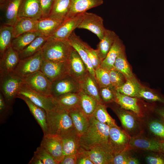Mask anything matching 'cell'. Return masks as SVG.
I'll return each mask as SVG.
<instances>
[{"instance_id":"obj_1","label":"cell","mask_w":164,"mask_h":164,"mask_svg":"<svg viewBox=\"0 0 164 164\" xmlns=\"http://www.w3.org/2000/svg\"><path fill=\"white\" fill-rule=\"evenodd\" d=\"M89 119L88 127L80 137V147L87 150L100 144L108 142L110 128L97 121L93 116L89 117Z\"/></svg>"},{"instance_id":"obj_2","label":"cell","mask_w":164,"mask_h":164,"mask_svg":"<svg viewBox=\"0 0 164 164\" xmlns=\"http://www.w3.org/2000/svg\"><path fill=\"white\" fill-rule=\"evenodd\" d=\"M46 113L48 134L61 137L74 128L68 110L56 106Z\"/></svg>"},{"instance_id":"obj_3","label":"cell","mask_w":164,"mask_h":164,"mask_svg":"<svg viewBox=\"0 0 164 164\" xmlns=\"http://www.w3.org/2000/svg\"><path fill=\"white\" fill-rule=\"evenodd\" d=\"M111 108L119 119L123 128L132 137L144 132V118L134 112L121 107L115 102Z\"/></svg>"},{"instance_id":"obj_4","label":"cell","mask_w":164,"mask_h":164,"mask_svg":"<svg viewBox=\"0 0 164 164\" xmlns=\"http://www.w3.org/2000/svg\"><path fill=\"white\" fill-rule=\"evenodd\" d=\"M72 48L68 41H47L41 49L43 60L53 62L66 61Z\"/></svg>"},{"instance_id":"obj_5","label":"cell","mask_w":164,"mask_h":164,"mask_svg":"<svg viewBox=\"0 0 164 164\" xmlns=\"http://www.w3.org/2000/svg\"><path fill=\"white\" fill-rule=\"evenodd\" d=\"M24 83L23 78L14 72L0 74V92L11 106Z\"/></svg>"},{"instance_id":"obj_6","label":"cell","mask_w":164,"mask_h":164,"mask_svg":"<svg viewBox=\"0 0 164 164\" xmlns=\"http://www.w3.org/2000/svg\"><path fill=\"white\" fill-rule=\"evenodd\" d=\"M24 83L34 91L46 96H52V82L40 71L22 78Z\"/></svg>"},{"instance_id":"obj_7","label":"cell","mask_w":164,"mask_h":164,"mask_svg":"<svg viewBox=\"0 0 164 164\" xmlns=\"http://www.w3.org/2000/svg\"><path fill=\"white\" fill-rule=\"evenodd\" d=\"M80 148L94 164H111L114 155L109 142L98 145L89 150Z\"/></svg>"},{"instance_id":"obj_8","label":"cell","mask_w":164,"mask_h":164,"mask_svg":"<svg viewBox=\"0 0 164 164\" xmlns=\"http://www.w3.org/2000/svg\"><path fill=\"white\" fill-rule=\"evenodd\" d=\"M131 137L123 128L117 125L110 127L108 142L114 154L130 149Z\"/></svg>"},{"instance_id":"obj_9","label":"cell","mask_w":164,"mask_h":164,"mask_svg":"<svg viewBox=\"0 0 164 164\" xmlns=\"http://www.w3.org/2000/svg\"><path fill=\"white\" fill-rule=\"evenodd\" d=\"M83 14L67 18L54 32L48 37L47 41H68L71 33L78 28L82 19Z\"/></svg>"},{"instance_id":"obj_10","label":"cell","mask_w":164,"mask_h":164,"mask_svg":"<svg viewBox=\"0 0 164 164\" xmlns=\"http://www.w3.org/2000/svg\"><path fill=\"white\" fill-rule=\"evenodd\" d=\"M43 60L41 50L31 56L20 60L14 72L23 78L40 70Z\"/></svg>"},{"instance_id":"obj_11","label":"cell","mask_w":164,"mask_h":164,"mask_svg":"<svg viewBox=\"0 0 164 164\" xmlns=\"http://www.w3.org/2000/svg\"><path fill=\"white\" fill-rule=\"evenodd\" d=\"M18 95L28 98L35 104L44 109L46 112L56 106L52 96L42 94L31 89L25 83L21 87Z\"/></svg>"},{"instance_id":"obj_12","label":"cell","mask_w":164,"mask_h":164,"mask_svg":"<svg viewBox=\"0 0 164 164\" xmlns=\"http://www.w3.org/2000/svg\"><path fill=\"white\" fill-rule=\"evenodd\" d=\"M140 99L125 95L116 91L115 102L121 107L132 111L139 117L144 118L150 114V111L140 104Z\"/></svg>"},{"instance_id":"obj_13","label":"cell","mask_w":164,"mask_h":164,"mask_svg":"<svg viewBox=\"0 0 164 164\" xmlns=\"http://www.w3.org/2000/svg\"><path fill=\"white\" fill-rule=\"evenodd\" d=\"M77 28L88 30L101 39L107 29L104 27L103 19L97 15L85 12L83 13L82 19Z\"/></svg>"},{"instance_id":"obj_14","label":"cell","mask_w":164,"mask_h":164,"mask_svg":"<svg viewBox=\"0 0 164 164\" xmlns=\"http://www.w3.org/2000/svg\"><path fill=\"white\" fill-rule=\"evenodd\" d=\"M79 82L69 75L52 82L51 94L53 98L70 93H78Z\"/></svg>"},{"instance_id":"obj_15","label":"cell","mask_w":164,"mask_h":164,"mask_svg":"<svg viewBox=\"0 0 164 164\" xmlns=\"http://www.w3.org/2000/svg\"><path fill=\"white\" fill-rule=\"evenodd\" d=\"M40 70L52 82L69 74L67 61L57 62L43 60Z\"/></svg>"},{"instance_id":"obj_16","label":"cell","mask_w":164,"mask_h":164,"mask_svg":"<svg viewBox=\"0 0 164 164\" xmlns=\"http://www.w3.org/2000/svg\"><path fill=\"white\" fill-rule=\"evenodd\" d=\"M144 118V132L150 138L158 142H164V121L154 112Z\"/></svg>"},{"instance_id":"obj_17","label":"cell","mask_w":164,"mask_h":164,"mask_svg":"<svg viewBox=\"0 0 164 164\" xmlns=\"http://www.w3.org/2000/svg\"><path fill=\"white\" fill-rule=\"evenodd\" d=\"M67 61L69 75L79 82L88 72L82 58L72 47Z\"/></svg>"},{"instance_id":"obj_18","label":"cell","mask_w":164,"mask_h":164,"mask_svg":"<svg viewBox=\"0 0 164 164\" xmlns=\"http://www.w3.org/2000/svg\"><path fill=\"white\" fill-rule=\"evenodd\" d=\"M40 146L48 152L60 164L64 156L62 141L60 136L50 134L44 135Z\"/></svg>"},{"instance_id":"obj_19","label":"cell","mask_w":164,"mask_h":164,"mask_svg":"<svg viewBox=\"0 0 164 164\" xmlns=\"http://www.w3.org/2000/svg\"><path fill=\"white\" fill-rule=\"evenodd\" d=\"M130 149L135 151L159 152V142L144 133L131 137Z\"/></svg>"},{"instance_id":"obj_20","label":"cell","mask_w":164,"mask_h":164,"mask_svg":"<svg viewBox=\"0 0 164 164\" xmlns=\"http://www.w3.org/2000/svg\"><path fill=\"white\" fill-rule=\"evenodd\" d=\"M22 0H5L0 4L4 24L13 26L18 18L20 5Z\"/></svg>"},{"instance_id":"obj_21","label":"cell","mask_w":164,"mask_h":164,"mask_svg":"<svg viewBox=\"0 0 164 164\" xmlns=\"http://www.w3.org/2000/svg\"><path fill=\"white\" fill-rule=\"evenodd\" d=\"M0 57V74L14 72L20 60L19 52L11 46Z\"/></svg>"},{"instance_id":"obj_22","label":"cell","mask_w":164,"mask_h":164,"mask_svg":"<svg viewBox=\"0 0 164 164\" xmlns=\"http://www.w3.org/2000/svg\"><path fill=\"white\" fill-rule=\"evenodd\" d=\"M64 155L76 154L80 147V136L74 128L60 137Z\"/></svg>"},{"instance_id":"obj_23","label":"cell","mask_w":164,"mask_h":164,"mask_svg":"<svg viewBox=\"0 0 164 164\" xmlns=\"http://www.w3.org/2000/svg\"><path fill=\"white\" fill-rule=\"evenodd\" d=\"M18 16L37 19L42 18L39 0H22L19 8Z\"/></svg>"},{"instance_id":"obj_24","label":"cell","mask_w":164,"mask_h":164,"mask_svg":"<svg viewBox=\"0 0 164 164\" xmlns=\"http://www.w3.org/2000/svg\"><path fill=\"white\" fill-rule=\"evenodd\" d=\"M103 0H71L67 18L82 14L103 3Z\"/></svg>"},{"instance_id":"obj_25","label":"cell","mask_w":164,"mask_h":164,"mask_svg":"<svg viewBox=\"0 0 164 164\" xmlns=\"http://www.w3.org/2000/svg\"><path fill=\"white\" fill-rule=\"evenodd\" d=\"M17 97L23 100L28 106L29 110L41 127L44 135L48 134L46 113L43 108L36 105L26 97L18 95Z\"/></svg>"},{"instance_id":"obj_26","label":"cell","mask_w":164,"mask_h":164,"mask_svg":"<svg viewBox=\"0 0 164 164\" xmlns=\"http://www.w3.org/2000/svg\"><path fill=\"white\" fill-rule=\"evenodd\" d=\"M125 46L122 40L118 36L106 58L101 62L100 67L108 71L114 68L115 61Z\"/></svg>"},{"instance_id":"obj_27","label":"cell","mask_w":164,"mask_h":164,"mask_svg":"<svg viewBox=\"0 0 164 164\" xmlns=\"http://www.w3.org/2000/svg\"><path fill=\"white\" fill-rule=\"evenodd\" d=\"M79 83L81 89L86 94L94 98L98 103H103L100 95V88L94 77L88 72Z\"/></svg>"},{"instance_id":"obj_28","label":"cell","mask_w":164,"mask_h":164,"mask_svg":"<svg viewBox=\"0 0 164 164\" xmlns=\"http://www.w3.org/2000/svg\"><path fill=\"white\" fill-rule=\"evenodd\" d=\"M74 128L80 137L87 129L89 124V117L87 116L79 107L69 111Z\"/></svg>"},{"instance_id":"obj_29","label":"cell","mask_w":164,"mask_h":164,"mask_svg":"<svg viewBox=\"0 0 164 164\" xmlns=\"http://www.w3.org/2000/svg\"><path fill=\"white\" fill-rule=\"evenodd\" d=\"M38 19L27 17H18L13 26V36L15 38L22 33L37 31Z\"/></svg>"},{"instance_id":"obj_30","label":"cell","mask_w":164,"mask_h":164,"mask_svg":"<svg viewBox=\"0 0 164 164\" xmlns=\"http://www.w3.org/2000/svg\"><path fill=\"white\" fill-rule=\"evenodd\" d=\"M118 36L114 31L106 29L103 38L100 40L96 49L101 62L106 57Z\"/></svg>"},{"instance_id":"obj_31","label":"cell","mask_w":164,"mask_h":164,"mask_svg":"<svg viewBox=\"0 0 164 164\" xmlns=\"http://www.w3.org/2000/svg\"><path fill=\"white\" fill-rule=\"evenodd\" d=\"M54 99L56 106L69 111L79 107L80 97L79 92L66 94L54 98Z\"/></svg>"},{"instance_id":"obj_32","label":"cell","mask_w":164,"mask_h":164,"mask_svg":"<svg viewBox=\"0 0 164 164\" xmlns=\"http://www.w3.org/2000/svg\"><path fill=\"white\" fill-rule=\"evenodd\" d=\"M42 35V33L38 31L22 33L13 39L11 46L19 53L25 49L37 37Z\"/></svg>"},{"instance_id":"obj_33","label":"cell","mask_w":164,"mask_h":164,"mask_svg":"<svg viewBox=\"0 0 164 164\" xmlns=\"http://www.w3.org/2000/svg\"><path fill=\"white\" fill-rule=\"evenodd\" d=\"M71 0H54L48 17L63 21L67 17Z\"/></svg>"},{"instance_id":"obj_34","label":"cell","mask_w":164,"mask_h":164,"mask_svg":"<svg viewBox=\"0 0 164 164\" xmlns=\"http://www.w3.org/2000/svg\"><path fill=\"white\" fill-rule=\"evenodd\" d=\"M63 22L49 17H42L38 19L37 31L43 35L48 37Z\"/></svg>"},{"instance_id":"obj_35","label":"cell","mask_w":164,"mask_h":164,"mask_svg":"<svg viewBox=\"0 0 164 164\" xmlns=\"http://www.w3.org/2000/svg\"><path fill=\"white\" fill-rule=\"evenodd\" d=\"M114 67L123 74L126 80L137 81L132 72L127 59L125 49L123 50L117 57Z\"/></svg>"},{"instance_id":"obj_36","label":"cell","mask_w":164,"mask_h":164,"mask_svg":"<svg viewBox=\"0 0 164 164\" xmlns=\"http://www.w3.org/2000/svg\"><path fill=\"white\" fill-rule=\"evenodd\" d=\"M68 41L79 54L86 66L88 59L87 50L90 46L77 36L74 31L70 35Z\"/></svg>"},{"instance_id":"obj_37","label":"cell","mask_w":164,"mask_h":164,"mask_svg":"<svg viewBox=\"0 0 164 164\" xmlns=\"http://www.w3.org/2000/svg\"><path fill=\"white\" fill-rule=\"evenodd\" d=\"M79 107L87 116H92L98 102L94 98L86 94L81 89L79 92Z\"/></svg>"},{"instance_id":"obj_38","label":"cell","mask_w":164,"mask_h":164,"mask_svg":"<svg viewBox=\"0 0 164 164\" xmlns=\"http://www.w3.org/2000/svg\"><path fill=\"white\" fill-rule=\"evenodd\" d=\"M48 37L43 35L36 38L28 46L19 53L20 60L31 56L42 49Z\"/></svg>"},{"instance_id":"obj_39","label":"cell","mask_w":164,"mask_h":164,"mask_svg":"<svg viewBox=\"0 0 164 164\" xmlns=\"http://www.w3.org/2000/svg\"><path fill=\"white\" fill-rule=\"evenodd\" d=\"M13 26L2 24L0 28V56L10 46L14 38Z\"/></svg>"},{"instance_id":"obj_40","label":"cell","mask_w":164,"mask_h":164,"mask_svg":"<svg viewBox=\"0 0 164 164\" xmlns=\"http://www.w3.org/2000/svg\"><path fill=\"white\" fill-rule=\"evenodd\" d=\"M106 105L98 103L92 116L97 121L110 127L117 125L114 119L108 113Z\"/></svg>"},{"instance_id":"obj_41","label":"cell","mask_w":164,"mask_h":164,"mask_svg":"<svg viewBox=\"0 0 164 164\" xmlns=\"http://www.w3.org/2000/svg\"><path fill=\"white\" fill-rule=\"evenodd\" d=\"M141 85L137 81L127 80L121 86L116 88L117 91L123 94L137 98Z\"/></svg>"},{"instance_id":"obj_42","label":"cell","mask_w":164,"mask_h":164,"mask_svg":"<svg viewBox=\"0 0 164 164\" xmlns=\"http://www.w3.org/2000/svg\"><path fill=\"white\" fill-rule=\"evenodd\" d=\"M131 151L128 149L114 154L111 164H139L138 159L133 156Z\"/></svg>"},{"instance_id":"obj_43","label":"cell","mask_w":164,"mask_h":164,"mask_svg":"<svg viewBox=\"0 0 164 164\" xmlns=\"http://www.w3.org/2000/svg\"><path fill=\"white\" fill-rule=\"evenodd\" d=\"M137 98L151 102L164 104V97L158 92L142 86Z\"/></svg>"},{"instance_id":"obj_44","label":"cell","mask_w":164,"mask_h":164,"mask_svg":"<svg viewBox=\"0 0 164 164\" xmlns=\"http://www.w3.org/2000/svg\"><path fill=\"white\" fill-rule=\"evenodd\" d=\"M116 88L112 85L100 88V95L102 102L106 105L115 102Z\"/></svg>"},{"instance_id":"obj_45","label":"cell","mask_w":164,"mask_h":164,"mask_svg":"<svg viewBox=\"0 0 164 164\" xmlns=\"http://www.w3.org/2000/svg\"><path fill=\"white\" fill-rule=\"evenodd\" d=\"M95 77L100 88L112 85L111 83L109 71L99 67L95 71Z\"/></svg>"},{"instance_id":"obj_46","label":"cell","mask_w":164,"mask_h":164,"mask_svg":"<svg viewBox=\"0 0 164 164\" xmlns=\"http://www.w3.org/2000/svg\"><path fill=\"white\" fill-rule=\"evenodd\" d=\"M34 155L42 160L44 164H59L51 155L40 145L34 152Z\"/></svg>"},{"instance_id":"obj_47","label":"cell","mask_w":164,"mask_h":164,"mask_svg":"<svg viewBox=\"0 0 164 164\" xmlns=\"http://www.w3.org/2000/svg\"><path fill=\"white\" fill-rule=\"evenodd\" d=\"M109 74L111 83L116 88L121 86L126 81L123 74L114 68L109 71Z\"/></svg>"},{"instance_id":"obj_48","label":"cell","mask_w":164,"mask_h":164,"mask_svg":"<svg viewBox=\"0 0 164 164\" xmlns=\"http://www.w3.org/2000/svg\"><path fill=\"white\" fill-rule=\"evenodd\" d=\"M145 157L148 164H164V153L159 152H148Z\"/></svg>"},{"instance_id":"obj_49","label":"cell","mask_w":164,"mask_h":164,"mask_svg":"<svg viewBox=\"0 0 164 164\" xmlns=\"http://www.w3.org/2000/svg\"><path fill=\"white\" fill-rule=\"evenodd\" d=\"M87 53L95 70L100 67L101 63L96 50L94 49L89 46L87 50Z\"/></svg>"},{"instance_id":"obj_50","label":"cell","mask_w":164,"mask_h":164,"mask_svg":"<svg viewBox=\"0 0 164 164\" xmlns=\"http://www.w3.org/2000/svg\"><path fill=\"white\" fill-rule=\"evenodd\" d=\"M54 0H39L43 17H48Z\"/></svg>"},{"instance_id":"obj_51","label":"cell","mask_w":164,"mask_h":164,"mask_svg":"<svg viewBox=\"0 0 164 164\" xmlns=\"http://www.w3.org/2000/svg\"><path fill=\"white\" fill-rule=\"evenodd\" d=\"M76 155L77 158V164H94L90 159L83 152L80 147Z\"/></svg>"},{"instance_id":"obj_52","label":"cell","mask_w":164,"mask_h":164,"mask_svg":"<svg viewBox=\"0 0 164 164\" xmlns=\"http://www.w3.org/2000/svg\"><path fill=\"white\" fill-rule=\"evenodd\" d=\"M77 160L76 154L65 155L60 164H77Z\"/></svg>"},{"instance_id":"obj_53","label":"cell","mask_w":164,"mask_h":164,"mask_svg":"<svg viewBox=\"0 0 164 164\" xmlns=\"http://www.w3.org/2000/svg\"><path fill=\"white\" fill-rule=\"evenodd\" d=\"M10 106L6 102L4 97L0 93V111L2 113L6 111Z\"/></svg>"},{"instance_id":"obj_54","label":"cell","mask_w":164,"mask_h":164,"mask_svg":"<svg viewBox=\"0 0 164 164\" xmlns=\"http://www.w3.org/2000/svg\"><path fill=\"white\" fill-rule=\"evenodd\" d=\"M156 107H155L153 112L164 121V104Z\"/></svg>"},{"instance_id":"obj_55","label":"cell","mask_w":164,"mask_h":164,"mask_svg":"<svg viewBox=\"0 0 164 164\" xmlns=\"http://www.w3.org/2000/svg\"><path fill=\"white\" fill-rule=\"evenodd\" d=\"M28 164H44V163L40 159L34 155Z\"/></svg>"},{"instance_id":"obj_56","label":"cell","mask_w":164,"mask_h":164,"mask_svg":"<svg viewBox=\"0 0 164 164\" xmlns=\"http://www.w3.org/2000/svg\"><path fill=\"white\" fill-rule=\"evenodd\" d=\"M159 152L164 153V142H159Z\"/></svg>"},{"instance_id":"obj_57","label":"cell","mask_w":164,"mask_h":164,"mask_svg":"<svg viewBox=\"0 0 164 164\" xmlns=\"http://www.w3.org/2000/svg\"><path fill=\"white\" fill-rule=\"evenodd\" d=\"M5 0H0V4L2 3Z\"/></svg>"}]
</instances>
